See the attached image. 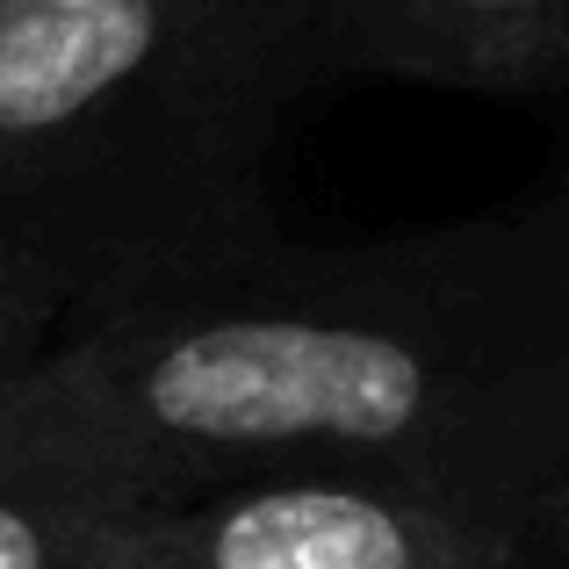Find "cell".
<instances>
[{"label": "cell", "instance_id": "3957f363", "mask_svg": "<svg viewBox=\"0 0 569 569\" xmlns=\"http://www.w3.org/2000/svg\"><path fill=\"white\" fill-rule=\"evenodd\" d=\"M109 569H556L519 505L411 476L267 469L130 505Z\"/></svg>", "mask_w": 569, "mask_h": 569}, {"label": "cell", "instance_id": "ba28073f", "mask_svg": "<svg viewBox=\"0 0 569 569\" xmlns=\"http://www.w3.org/2000/svg\"><path fill=\"white\" fill-rule=\"evenodd\" d=\"M556 569H569V562H556Z\"/></svg>", "mask_w": 569, "mask_h": 569}, {"label": "cell", "instance_id": "6da1fadb", "mask_svg": "<svg viewBox=\"0 0 569 569\" xmlns=\"http://www.w3.org/2000/svg\"><path fill=\"white\" fill-rule=\"evenodd\" d=\"M0 440L130 505L353 469L541 519L569 483V181L72 310L0 382Z\"/></svg>", "mask_w": 569, "mask_h": 569}, {"label": "cell", "instance_id": "5b68a950", "mask_svg": "<svg viewBox=\"0 0 569 569\" xmlns=\"http://www.w3.org/2000/svg\"><path fill=\"white\" fill-rule=\"evenodd\" d=\"M123 512L116 483L0 440V569H109V527Z\"/></svg>", "mask_w": 569, "mask_h": 569}, {"label": "cell", "instance_id": "7a4b0ae2", "mask_svg": "<svg viewBox=\"0 0 569 569\" xmlns=\"http://www.w3.org/2000/svg\"><path fill=\"white\" fill-rule=\"evenodd\" d=\"M310 0H0V238L72 310L281 238Z\"/></svg>", "mask_w": 569, "mask_h": 569}, {"label": "cell", "instance_id": "52a82bcc", "mask_svg": "<svg viewBox=\"0 0 569 569\" xmlns=\"http://www.w3.org/2000/svg\"><path fill=\"white\" fill-rule=\"evenodd\" d=\"M533 527H541V548H548V556L569 562V483L541 505V519H533Z\"/></svg>", "mask_w": 569, "mask_h": 569}, {"label": "cell", "instance_id": "8992f818", "mask_svg": "<svg viewBox=\"0 0 569 569\" xmlns=\"http://www.w3.org/2000/svg\"><path fill=\"white\" fill-rule=\"evenodd\" d=\"M72 318V289L37 260L22 252L14 238H0V382Z\"/></svg>", "mask_w": 569, "mask_h": 569}, {"label": "cell", "instance_id": "277c9868", "mask_svg": "<svg viewBox=\"0 0 569 569\" xmlns=\"http://www.w3.org/2000/svg\"><path fill=\"white\" fill-rule=\"evenodd\" d=\"M325 80L533 101L569 87V0H310Z\"/></svg>", "mask_w": 569, "mask_h": 569}]
</instances>
